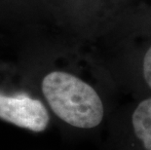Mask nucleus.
Instances as JSON below:
<instances>
[{"label": "nucleus", "mask_w": 151, "mask_h": 150, "mask_svg": "<svg viewBox=\"0 0 151 150\" xmlns=\"http://www.w3.org/2000/svg\"><path fill=\"white\" fill-rule=\"evenodd\" d=\"M42 92L51 109L70 126L92 129L104 117L102 101L95 89L63 71L50 72L42 81Z\"/></svg>", "instance_id": "f257e3e1"}, {"label": "nucleus", "mask_w": 151, "mask_h": 150, "mask_svg": "<svg viewBox=\"0 0 151 150\" xmlns=\"http://www.w3.org/2000/svg\"><path fill=\"white\" fill-rule=\"evenodd\" d=\"M0 119L33 132H42L49 123V114L38 100L0 94Z\"/></svg>", "instance_id": "f03ea898"}, {"label": "nucleus", "mask_w": 151, "mask_h": 150, "mask_svg": "<svg viewBox=\"0 0 151 150\" xmlns=\"http://www.w3.org/2000/svg\"><path fill=\"white\" fill-rule=\"evenodd\" d=\"M133 128L146 150H151V98L144 100L134 111Z\"/></svg>", "instance_id": "7ed1b4c3"}, {"label": "nucleus", "mask_w": 151, "mask_h": 150, "mask_svg": "<svg viewBox=\"0 0 151 150\" xmlns=\"http://www.w3.org/2000/svg\"><path fill=\"white\" fill-rule=\"evenodd\" d=\"M143 76L151 89V47L147 50L143 59Z\"/></svg>", "instance_id": "20e7f679"}]
</instances>
